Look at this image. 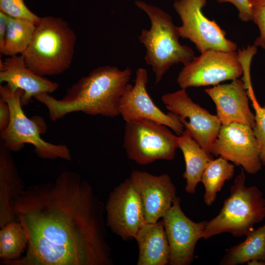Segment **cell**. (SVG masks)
Wrapping results in <instances>:
<instances>
[{
    "label": "cell",
    "instance_id": "cell-1",
    "mask_svg": "<svg viewBox=\"0 0 265 265\" xmlns=\"http://www.w3.org/2000/svg\"><path fill=\"white\" fill-rule=\"evenodd\" d=\"M28 239L25 256L4 265H111L103 202L74 171L30 186L11 202Z\"/></svg>",
    "mask_w": 265,
    "mask_h": 265
},
{
    "label": "cell",
    "instance_id": "cell-2",
    "mask_svg": "<svg viewBox=\"0 0 265 265\" xmlns=\"http://www.w3.org/2000/svg\"><path fill=\"white\" fill-rule=\"evenodd\" d=\"M132 70L105 65L91 71L67 89L61 99L48 93L34 98L44 105L52 121L81 111L90 115L115 117L120 115V99L129 83Z\"/></svg>",
    "mask_w": 265,
    "mask_h": 265
},
{
    "label": "cell",
    "instance_id": "cell-3",
    "mask_svg": "<svg viewBox=\"0 0 265 265\" xmlns=\"http://www.w3.org/2000/svg\"><path fill=\"white\" fill-rule=\"evenodd\" d=\"M77 40L69 23L60 17H41L23 55L26 67L40 76L59 75L70 67Z\"/></svg>",
    "mask_w": 265,
    "mask_h": 265
},
{
    "label": "cell",
    "instance_id": "cell-4",
    "mask_svg": "<svg viewBox=\"0 0 265 265\" xmlns=\"http://www.w3.org/2000/svg\"><path fill=\"white\" fill-rule=\"evenodd\" d=\"M135 4L150 20V28L143 29L138 39L146 48L144 59L151 66L158 84L171 66L179 63L184 65L193 59L194 52L180 43L178 26L168 13L141 0H136Z\"/></svg>",
    "mask_w": 265,
    "mask_h": 265
},
{
    "label": "cell",
    "instance_id": "cell-5",
    "mask_svg": "<svg viewBox=\"0 0 265 265\" xmlns=\"http://www.w3.org/2000/svg\"><path fill=\"white\" fill-rule=\"evenodd\" d=\"M242 170L230 187V194L224 200L219 213L207 221L203 238L223 233L236 237L247 236L254 225L265 218V199L256 186L246 187Z\"/></svg>",
    "mask_w": 265,
    "mask_h": 265
},
{
    "label": "cell",
    "instance_id": "cell-6",
    "mask_svg": "<svg viewBox=\"0 0 265 265\" xmlns=\"http://www.w3.org/2000/svg\"><path fill=\"white\" fill-rule=\"evenodd\" d=\"M23 90L12 92L7 85H0V98L9 105L10 118L7 127L0 132V141L10 151L17 152L25 144L33 145L40 158L55 159L57 158L70 160V151L65 144H54L46 141L41 134L45 132L46 125L41 117L29 119L24 113L21 103Z\"/></svg>",
    "mask_w": 265,
    "mask_h": 265
},
{
    "label": "cell",
    "instance_id": "cell-7",
    "mask_svg": "<svg viewBox=\"0 0 265 265\" xmlns=\"http://www.w3.org/2000/svg\"><path fill=\"white\" fill-rule=\"evenodd\" d=\"M168 128L147 119L126 122L123 145L128 158L141 165L173 160L178 148V136Z\"/></svg>",
    "mask_w": 265,
    "mask_h": 265
},
{
    "label": "cell",
    "instance_id": "cell-8",
    "mask_svg": "<svg viewBox=\"0 0 265 265\" xmlns=\"http://www.w3.org/2000/svg\"><path fill=\"white\" fill-rule=\"evenodd\" d=\"M207 0H176L173 7L182 21L178 26L180 37L188 39L197 50L236 52L237 44L226 37L225 31L213 20L206 17L202 9Z\"/></svg>",
    "mask_w": 265,
    "mask_h": 265
},
{
    "label": "cell",
    "instance_id": "cell-9",
    "mask_svg": "<svg viewBox=\"0 0 265 265\" xmlns=\"http://www.w3.org/2000/svg\"><path fill=\"white\" fill-rule=\"evenodd\" d=\"M243 74L238 53L208 50L184 65L177 82L181 89L190 87L214 86L227 80L238 79Z\"/></svg>",
    "mask_w": 265,
    "mask_h": 265
},
{
    "label": "cell",
    "instance_id": "cell-10",
    "mask_svg": "<svg viewBox=\"0 0 265 265\" xmlns=\"http://www.w3.org/2000/svg\"><path fill=\"white\" fill-rule=\"evenodd\" d=\"M166 108L175 114L186 130L208 154H211L213 144L221 124L216 115L195 103L186 89L167 93L161 97ZM212 155V154H211Z\"/></svg>",
    "mask_w": 265,
    "mask_h": 265
},
{
    "label": "cell",
    "instance_id": "cell-11",
    "mask_svg": "<svg viewBox=\"0 0 265 265\" xmlns=\"http://www.w3.org/2000/svg\"><path fill=\"white\" fill-rule=\"evenodd\" d=\"M105 208L107 227L123 240L134 238L146 223L141 198L129 178L110 192Z\"/></svg>",
    "mask_w": 265,
    "mask_h": 265
},
{
    "label": "cell",
    "instance_id": "cell-12",
    "mask_svg": "<svg viewBox=\"0 0 265 265\" xmlns=\"http://www.w3.org/2000/svg\"><path fill=\"white\" fill-rule=\"evenodd\" d=\"M211 154L241 166L251 174H256L263 165L253 129L241 123L221 125Z\"/></svg>",
    "mask_w": 265,
    "mask_h": 265
},
{
    "label": "cell",
    "instance_id": "cell-13",
    "mask_svg": "<svg viewBox=\"0 0 265 265\" xmlns=\"http://www.w3.org/2000/svg\"><path fill=\"white\" fill-rule=\"evenodd\" d=\"M180 202V198L176 197L162 218L169 245L170 265H189L192 263L196 243L203 238L207 223L195 222L189 219L183 212Z\"/></svg>",
    "mask_w": 265,
    "mask_h": 265
},
{
    "label": "cell",
    "instance_id": "cell-14",
    "mask_svg": "<svg viewBox=\"0 0 265 265\" xmlns=\"http://www.w3.org/2000/svg\"><path fill=\"white\" fill-rule=\"evenodd\" d=\"M148 82L147 70L138 68L134 85L129 83L120 99V115L125 122L147 119L160 123L180 135L185 130L184 125L175 114L164 113L155 104L147 90Z\"/></svg>",
    "mask_w": 265,
    "mask_h": 265
},
{
    "label": "cell",
    "instance_id": "cell-15",
    "mask_svg": "<svg viewBox=\"0 0 265 265\" xmlns=\"http://www.w3.org/2000/svg\"><path fill=\"white\" fill-rule=\"evenodd\" d=\"M143 206L146 223H156L171 208L176 188L169 175L134 170L129 177Z\"/></svg>",
    "mask_w": 265,
    "mask_h": 265
},
{
    "label": "cell",
    "instance_id": "cell-16",
    "mask_svg": "<svg viewBox=\"0 0 265 265\" xmlns=\"http://www.w3.org/2000/svg\"><path fill=\"white\" fill-rule=\"evenodd\" d=\"M205 91L214 103L221 125L238 123L253 128L255 115L250 109L248 92L242 80L218 84Z\"/></svg>",
    "mask_w": 265,
    "mask_h": 265
},
{
    "label": "cell",
    "instance_id": "cell-17",
    "mask_svg": "<svg viewBox=\"0 0 265 265\" xmlns=\"http://www.w3.org/2000/svg\"><path fill=\"white\" fill-rule=\"evenodd\" d=\"M0 82H5L12 92L23 91L21 99L22 106L27 105L32 97L43 93H51L58 88V84L38 75L26 66L22 54L9 56L0 61Z\"/></svg>",
    "mask_w": 265,
    "mask_h": 265
},
{
    "label": "cell",
    "instance_id": "cell-18",
    "mask_svg": "<svg viewBox=\"0 0 265 265\" xmlns=\"http://www.w3.org/2000/svg\"><path fill=\"white\" fill-rule=\"evenodd\" d=\"M26 188L11 151L0 142V228L18 220L11 205L13 199Z\"/></svg>",
    "mask_w": 265,
    "mask_h": 265
},
{
    "label": "cell",
    "instance_id": "cell-19",
    "mask_svg": "<svg viewBox=\"0 0 265 265\" xmlns=\"http://www.w3.org/2000/svg\"><path fill=\"white\" fill-rule=\"evenodd\" d=\"M138 246L137 265L168 264L170 250L162 220L146 223L134 237Z\"/></svg>",
    "mask_w": 265,
    "mask_h": 265
},
{
    "label": "cell",
    "instance_id": "cell-20",
    "mask_svg": "<svg viewBox=\"0 0 265 265\" xmlns=\"http://www.w3.org/2000/svg\"><path fill=\"white\" fill-rule=\"evenodd\" d=\"M178 148L182 151L185 161L186 169L183 174L186 181L185 190L188 193L194 194L207 165L213 159V157L185 129L178 136Z\"/></svg>",
    "mask_w": 265,
    "mask_h": 265
},
{
    "label": "cell",
    "instance_id": "cell-21",
    "mask_svg": "<svg viewBox=\"0 0 265 265\" xmlns=\"http://www.w3.org/2000/svg\"><path fill=\"white\" fill-rule=\"evenodd\" d=\"M257 260H265V223L249 233L243 241L230 247L220 265H241Z\"/></svg>",
    "mask_w": 265,
    "mask_h": 265
},
{
    "label": "cell",
    "instance_id": "cell-22",
    "mask_svg": "<svg viewBox=\"0 0 265 265\" xmlns=\"http://www.w3.org/2000/svg\"><path fill=\"white\" fill-rule=\"evenodd\" d=\"M234 171L235 165L221 157L208 162L201 181L205 189L204 202L206 205L212 204L225 182L233 178Z\"/></svg>",
    "mask_w": 265,
    "mask_h": 265
},
{
    "label": "cell",
    "instance_id": "cell-23",
    "mask_svg": "<svg viewBox=\"0 0 265 265\" xmlns=\"http://www.w3.org/2000/svg\"><path fill=\"white\" fill-rule=\"evenodd\" d=\"M36 26L30 21L8 16L6 36L1 53L8 56L23 54L32 40Z\"/></svg>",
    "mask_w": 265,
    "mask_h": 265
},
{
    "label": "cell",
    "instance_id": "cell-24",
    "mask_svg": "<svg viewBox=\"0 0 265 265\" xmlns=\"http://www.w3.org/2000/svg\"><path fill=\"white\" fill-rule=\"evenodd\" d=\"M27 244V237L19 221L11 222L0 228V262L13 261L21 257Z\"/></svg>",
    "mask_w": 265,
    "mask_h": 265
},
{
    "label": "cell",
    "instance_id": "cell-25",
    "mask_svg": "<svg viewBox=\"0 0 265 265\" xmlns=\"http://www.w3.org/2000/svg\"><path fill=\"white\" fill-rule=\"evenodd\" d=\"M0 11L13 18L30 21L36 25L41 19L27 7L24 0H0Z\"/></svg>",
    "mask_w": 265,
    "mask_h": 265
},
{
    "label": "cell",
    "instance_id": "cell-26",
    "mask_svg": "<svg viewBox=\"0 0 265 265\" xmlns=\"http://www.w3.org/2000/svg\"><path fill=\"white\" fill-rule=\"evenodd\" d=\"M251 101L255 112V125L252 129L258 143L261 162L265 165V105L261 106L256 98Z\"/></svg>",
    "mask_w": 265,
    "mask_h": 265
},
{
    "label": "cell",
    "instance_id": "cell-27",
    "mask_svg": "<svg viewBox=\"0 0 265 265\" xmlns=\"http://www.w3.org/2000/svg\"><path fill=\"white\" fill-rule=\"evenodd\" d=\"M252 21L259 30V35L255 40L254 45L265 51V6L253 9Z\"/></svg>",
    "mask_w": 265,
    "mask_h": 265
},
{
    "label": "cell",
    "instance_id": "cell-28",
    "mask_svg": "<svg viewBox=\"0 0 265 265\" xmlns=\"http://www.w3.org/2000/svg\"><path fill=\"white\" fill-rule=\"evenodd\" d=\"M219 3H230L234 5L238 12V17L243 22L252 20L253 9L248 0H217Z\"/></svg>",
    "mask_w": 265,
    "mask_h": 265
},
{
    "label": "cell",
    "instance_id": "cell-29",
    "mask_svg": "<svg viewBox=\"0 0 265 265\" xmlns=\"http://www.w3.org/2000/svg\"><path fill=\"white\" fill-rule=\"evenodd\" d=\"M10 118V110L8 104L0 98V132L8 126Z\"/></svg>",
    "mask_w": 265,
    "mask_h": 265
},
{
    "label": "cell",
    "instance_id": "cell-30",
    "mask_svg": "<svg viewBox=\"0 0 265 265\" xmlns=\"http://www.w3.org/2000/svg\"><path fill=\"white\" fill-rule=\"evenodd\" d=\"M8 16L0 11V52L3 50L6 36Z\"/></svg>",
    "mask_w": 265,
    "mask_h": 265
},
{
    "label": "cell",
    "instance_id": "cell-31",
    "mask_svg": "<svg viewBox=\"0 0 265 265\" xmlns=\"http://www.w3.org/2000/svg\"><path fill=\"white\" fill-rule=\"evenodd\" d=\"M248 1L253 9L265 6V0H248Z\"/></svg>",
    "mask_w": 265,
    "mask_h": 265
},
{
    "label": "cell",
    "instance_id": "cell-32",
    "mask_svg": "<svg viewBox=\"0 0 265 265\" xmlns=\"http://www.w3.org/2000/svg\"><path fill=\"white\" fill-rule=\"evenodd\" d=\"M248 265H265V260H257L251 261L247 263Z\"/></svg>",
    "mask_w": 265,
    "mask_h": 265
}]
</instances>
